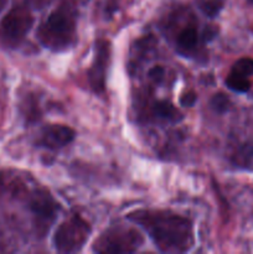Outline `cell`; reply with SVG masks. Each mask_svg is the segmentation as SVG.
Listing matches in <instances>:
<instances>
[{
  "label": "cell",
  "mask_w": 253,
  "mask_h": 254,
  "mask_svg": "<svg viewBox=\"0 0 253 254\" xmlns=\"http://www.w3.org/2000/svg\"><path fill=\"white\" fill-rule=\"evenodd\" d=\"M128 218L146 231L161 252L184 253L193 246L192 223L184 216L169 211L136 210Z\"/></svg>",
  "instance_id": "1"
},
{
  "label": "cell",
  "mask_w": 253,
  "mask_h": 254,
  "mask_svg": "<svg viewBox=\"0 0 253 254\" xmlns=\"http://www.w3.org/2000/svg\"><path fill=\"white\" fill-rule=\"evenodd\" d=\"M37 37L46 49L60 52L76 42L77 14L68 4L60 5L40 25Z\"/></svg>",
  "instance_id": "2"
},
{
  "label": "cell",
  "mask_w": 253,
  "mask_h": 254,
  "mask_svg": "<svg viewBox=\"0 0 253 254\" xmlns=\"http://www.w3.org/2000/svg\"><path fill=\"white\" fill-rule=\"evenodd\" d=\"M144 240L135 228L126 226H113L104 231L94 242L93 251L97 253H133L143 245Z\"/></svg>",
  "instance_id": "3"
},
{
  "label": "cell",
  "mask_w": 253,
  "mask_h": 254,
  "mask_svg": "<svg viewBox=\"0 0 253 254\" xmlns=\"http://www.w3.org/2000/svg\"><path fill=\"white\" fill-rule=\"evenodd\" d=\"M34 24V16L25 5L15 6L0 21V42L4 46L14 49L17 47Z\"/></svg>",
  "instance_id": "4"
},
{
  "label": "cell",
  "mask_w": 253,
  "mask_h": 254,
  "mask_svg": "<svg viewBox=\"0 0 253 254\" xmlns=\"http://www.w3.org/2000/svg\"><path fill=\"white\" fill-rule=\"evenodd\" d=\"M91 235V226L74 215L62 222L54 236L55 248L60 253H76L82 250Z\"/></svg>",
  "instance_id": "5"
},
{
  "label": "cell",
  "mask_w": 253,
  "mask_h": 254,
  "mask_svg": "<svg viewBox=\"0 0 253 254\" xmlns=\"http://www.w3.org/2000/svg\"><path fill=\"white\" fill-rule=\"evenodd\" d=\"M30 210L34 215L37 235L45 236L56 218L59 203L46 191H37L30 201Z\"/></svg>",
  "instance_id": "6"
},
{
  "label": "cell",
  "mask_w": 253,
  "mask_h": 254,
  "mask_svg": "<svg viewBox=\"0 0 253 254\" xmlns=\"http://www.w3.org/2000/svg\"><path fill=\"white\" fill-rule=\"evenodd\" d=\"M111 64V44L107 40H98L94 47V59L88 71V81L97 93L106 89V78Z\"/></svg>",
  "instance_id": "7"
},
{
  "label": "cell",
  "mask_w": 253,
  "mask_h": 254,
  "mask_svg": "<svg viewBox=\"0 0 253 254\" xmlns=\"http://www.w3.org/2000/svg\"><path fill=\"white\" fill-rule=\"evenodd\" d=\"M74 130L62 124H50L40 133L37 144L50 150H59L68 145L74 139Z\"/></svg>",
  "instance_id": "8"
},
{
  "label": "cell",
  "mask_w": 253,
  "mask_h": 254,
  "mask_svg": "<svg viewBox=\"0 0 253 254\" xmlns=\"http://www.w3.org/2000/svg\"><path fill=\"white\" fill-rule=\"evenodd\" d=\"M200 35L193 26H186L181 30L176 37L179 52L184 55H191L197 49Z\"/></svg>",
  "instance_id": "9"
},
{
  "label": "cell",
  "mask_w": 253,
  "mask_h": 254,
  "mask_svg": "<svg viewBox=\"0 0 253 254\" xmlns=\"http://www.w3.org/2000/svg\"><path fill=\"white\" fill-rule=\"evenodd\" d=\"M153 114L155 118L164 122H169V123H176V122L183 119L180 112L169 101L155 102L153 106Z\"/></svg>",
  "instance_id": "10"
},
{
  "label": "cell",
  "mask_w": 253,
  "mask_h": 254,
  "mask_svg": "<svg viewBox=\"0 0 253 254\" xmlns=\"http://www.w3.org/2000/svg\"><path fill=\"white\" fill-rule=\"evenodd\" d=\"M226 84H227L228 88L238 92V93H246L251 88V82L247 77H242L240 74L232 73V72L226 78Z\"/></svg>",
  "instance_id": "11"
},
{
  "label": "cell",
  "mask_w": 253,
  "mask_h": 254,
  "mask_svg": "<svg viewBox=\"0 0 253 254\" xmlns=\"http://www.w3.org/2000/svg\"><path fill=\"white\" fill-rule=\"evenodd\" d=\"M198 7L205 15L215 17L223 7V0H197Z\"/></svg>",
  "instance_id": "12"
},
{
  "label": "cell",
  "mask_w": 253,
  "mask_h": 254,
  "mask_svg": "<svg viewBox=\"0 0 253 254\" xmlns=\"http://www.w3.org/2000/svg\"><path fill=\"white\" fill-rule=\"evenodd\" d=\"M235 161L242 168L253 169V146L245 145L235 156Z\"/></svg>",
  "instance_id": "13"
},
{
  "label": "cell",
  "mask_w": 253,
  "mask_h": 254,
  "mask_svg": "<svg viewBox=\"0 0 253 254\" xmlns=\"http://www.w3.org/2000/svg\"><path fill=\"white\" fill-rule=\"evenodd\" d=\"M232 73L240 74L242 77H250L253 74V60L250 57L240 59L232 67Z\"/></svg>",
  "instance_id": "14"
},
{
  "label": "cell",
  "mask_w": 253,
  "mask_h": 254,
  "mask_svg": "<svg viewBox=\"0 0 253 254\" xmlns=\"http://www.w3.org/2000/svg\"><path fill=\"white\" fill-rule=\"evenodd\" d=\"M231 106V102L228 97L223 93H217L212 97L211 99V107L213 111L218 112V113H223L227 111Z\"/></svg>",
  "instance_id": "15"
},
{
  "label": "cell",
  "mask_w": 253,
  "mask_h": 254,
  "mask_svg": "<svg viewBox=\"0 0 253 254\" xmlns=\"http://www.w3.org/2000/svg\"><path fill=\"white\" fill-rule=\"evenodd\" d=\"M148 76L149 78L153 79L155 83H160V82L164 79V76H165V69H164V67L161 66H154L153 68L149 69Z\"/></svg>",
  "instance_id": "16"
},
{
  "label": "cell",
  "mask_w": 253,
  "mask_h": 254,
  "mask_svg": "<svg viewBox=\"0 0 253 254\" xmlns=\"http://www.w3.org/2000/svg\"><path fill=\"white\" fill-rule=\"evenodd\" d=\"M22 2L29 9H42V7L51 4L52 0H22Z\"/></svg>",
  "instance_id": "17"
},
{
  "label": "cell",
  "mask_w": 253,
  "mask_h": 254,
  "mask_svg": "<svg viewBox=\"0 0 253 254\" xmlns=\"http://www.w3.org/2000/svg\"><path fill=\"white\" fill-rule=\"evenodd\" d=\"M196 99H197V96H196L195 92L190 91V92H186L181 96L180 98V103L181 106L184 107H192L195 104Z\"/></svg>",
  "instance_id": "18"
},
{
  "label": "cell",
  "mask_w": 253,
  "mask_h": 254,
  "mask_svg": "<svg viewBox=\"0 0 253 254\" xmlns=\"http://www.w3.org/2000/svg\"><path fill=\"white\" fill-rule=\"evenodd\" d=\"M6 2H7V0H0V12L5 9V6H6Z\"/></svg>",
  "instance_id": "19"
},
{
  "label": "cell",
  "mask_w": 253,
  "mask_h": 254,
  "mask_svg": "<svg viewBox=\"0 0 253 254\" xmlns=\"http://www.w3.org/2000/svg\"><path fill=\"white\" fill-rule=\"evenodd\" d=\"M248 2H250V4H253V0H248Z\"/></svg>",
  "instance_id": "20"
}]
</instances>
